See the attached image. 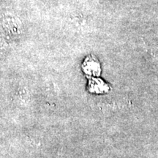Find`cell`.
I'll return each mask as SVG.
<instances>
[{
    "instance_id": "1",
    "label": "cell",
    "mask_w": 158,
    "mask_h": 158,
    "mask_svg": "<svg viewBox=\"0 0 158 158\" xmlns=\"http://www.w3.org/2000/svg\"><path fill=\"white\" fill-rule=\"evenodd\" d=\"M84 72L86 75L91 76H98L100 74V63L92 56L86 57L82 65Z\"/></svg>"
},
{
    "instance_id": "2",
    "label": "cell",
    "mask_w": 158,
    "mask_h": 158,
    "mask_svg": "<svg viewBox=\"0 0 158 158\" xmlns=\"http://www.w3.org/2000/svg\"><path fill=\"white\" fill-rule=\"evenodd\" d=\"M109 90L108 85L105 84L100 79H93L89 82V91L91 92H96V93H102V92H107Z\"/></svg>"
}]
</instances>
